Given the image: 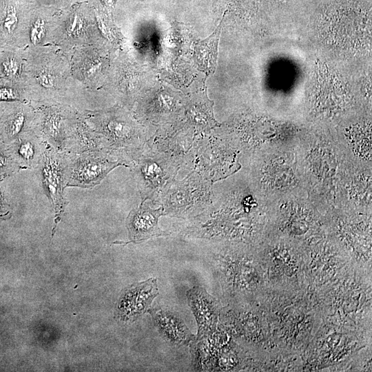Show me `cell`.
<instances>
[{
    "mask_svg": "<svg viewBox=\"0 0 372 372\" xmlns=\"http://www.w3.org/2000/svg\"><path fill=\"white\" fill-rule=\"evenodd\" d=\"M221 32L220 24L205 39L198 42L194 47V59L198 68L207 75L215 72L218 56V45Z\"/></svg>",
    "mask_w": 372,
    "mask_h": 372,
    "instance_id": "ac0fdd59",
    "label": "cell"
},
{
    "mask_svg": "<svg viewBox=\"0 0 372 372\" xmlns=\"http://www.w3.org/2000/svg\"><path fill=\"white\" fill-rule=\"evenodd\" d=\"M48 146L33 130L18 138L15 154L23 168H37Z\"/></svg>",
    "mask_w": 372,
    "mask_h": 372,
    "instance_id": "e0dca14e",
    "label": "cell"
},
{
    "mask_svg": "<svg viewBox=\"0 0 372 372\" xmlns=\"http://www.w3.org/2000/svg\"><path fill=\"white\" fill-rule=\"evenodd\" d=\"M184 98L165 87L145 92L138 100L136 118L142 123L164 125L178 121Z\"/></svg>",
    "mask_w": 372,
    "mask_h": 372,
    "instance_id": "30bf717a",
    "label": "cell"
},
{
    "mask_svg": "<svg viewBox=\"0 0 372 372\" xmlns=\"http://www.w3.org/2000/svg\"><path fill=\"white\" fill-rule=\"evenodd\" d=\"M67 154L66 187H93L99 184L113 169L126 166L104 150Z\"/></svg>",
    "mask_w": 372,
    "mask_h": 372,
    "instance_id": "52a82bcc",
    "label": "cell"
},
{
    "mask_svg": "<svg viewBox=\"0 0 372 372\" xmlns=\"http://www.w3.org/2000/svg\"><path fill=\"white\" fill-rule=\"evenodd\" d=\"M56 20L41 16L30 19L28 28V48L53 45Z\"/></svg>",
    "mask_w": 372,
    "mask_h": 372,
    "instance_id": "d6986e66",
    "label": "cell"
},
{
    "mask_svg": "<svg viewBox=\"0 0 372 372\" xmlns=\"http://www.w3.org/2000/svg\"><path fill=\"white\" fill-rule=\"evenodd\" d=\"M0 101L30 103L24 84L10 81L0 83Z\"/></svg>",
    "mask_w": 372,
    "mask_h": 372,
    "instance_id": "44dd1931",
    "label": "cell"
},
{
    "mask_svg": "<svg viewBox=\"0 0 372 372\" xmlns=\"http://www.w3.org/2000/svg\"><path fill=\"white\" fill-rule=\"evenodd\" d=\"M216 362L220 370L229 371L236 366L238 358L234 350L224 348L220 350Z\"/></svg>",
    "mask_w": 372,
    "mask_h": 372,
    "instance_id": "7402d4cb",
    "label": "cell"
},
{
    "mask_svg": "<svg viewBox=\"0 0 372 372\" xmlns=\"http://www.w3.org/2000/svg\"><path fill=\"white\" fill-rule=\"evenodd\" d=\"M4 204H5L4 198H3L1 191L0 190V211L3 209Z\"/></svg>",
    "mask_w": 372,
    "mask_h": 372,
    "instance_id": "cb8c5ba5",
    "label": "cell"
},
{
    "mask_svg": "<svg viewBox=\"0 0 372 372\" xmlns=\"http://www.w3.org/2000/svg\"><path fill=\"white\" fill-rule=\"evenodd\" d=\"M187 304L198 326L196 340L207 338L215 332L217 309L214 299L203 287L196 285L187 291Z\"/></svg>",
    "mask_w": 372,
    "mask_h": 372,
    "instance_id": "9a60e30c",
    "label": "cell"
},
{
    "mask_svg": "<svg viewBox=\"0 0 372 372\" xmlns=\"http://www.w3.org/2000/svg\"><path fill=\"white\" fill-rule=\"evenodd\" d=\"M67 161V152L56 150L48 145L37 167L43 187L54 213L52 235L68 204L63 192L66 187Z\"/></svg>",
    "mask_w": 372,
    "mask_h": 372,
    "instance_id": "ba28073f",
    "label": "cell"
},
{
    "mask_svg": "<svg viewBox=\"0 0 372 372\" xmlns=\"http://www.w3.org/2000/svg\"><path fill=\"white\" fill-rule=\"evenodd\" d=\"M163 215L161 205L154 209L148 200H142L140 205L130 211L126 219L130 242L138 243L153 237L169 236V232L158 226V219Z\"/></svg>",
    "mask_w": 372,
    "mask_h": 372,
    "instance_id": "4fadbf2b",
    "label": "cell"
},
{
    "mask_svg": "<svg viewBox=\"0 0 372 372\" xmlns=\"http://www.w3.org/2000/svg\"><path fill=\"white\" fill-rule=\"evenodd\" d=\"M9 165V161L8 157L0 152V172L6 169Z\"/></svg>",
    "mask_w": 372,
    "mask_h": 372,
    "instance_id": "603a6c76",
    "label": "cell"
},
{
    "mask_svg": "<svg viewBox=\"0 0 372 372\" xmlns=\"http://www.w3.org/2000/svg\"><path fill=\"white\" fill-rule=\"evenodd\" d=\"M158 293L157 279L155 278L132 284L123 291L117 302L116 318L125 322L136 320L147 313Z\"/></svg>",
    "mask_w": 372,
    "mask_h": 372,
    "instance_id": "7c38bea8",
    "label": "cell"
},
{
    "mask_svg": "<svg viewBox=\"0 0 372 372\" xmlns=\"http://www.w3.org/2000/svg\"><path fill=\"white\" fill-rule=\"evenodd\" d=\"M35 109L34 130L50 147L72 152L82 112L66 104L42 105Z\"/></svg>",
    "mask_w": 372,
    "mask_h": 372,
    "instance_id": "5b68a950",
    "label": "cell"
},
{
    "mask_svg": "<svg viewBox=\"0 0 372 372\" xmlns=\"http://www.w3.org/2000/svg\"><path fill=\"white\" fill-rule=\"evenodd\" d=\"M213 105L214 102L207 97L206 91L194 93L184 98L183 111L185 122L183 123L196 134L220 126L214 118Z\"/></svg>",
    "mask_w": 372,
    "mask_h": 372,
    "instance_id": "2e32d148",
    "label": "cell"
},
{
    "mask_svg": "<svg viewBox=\"0 0 372 372\" xmlns=\"http://www.w3.org/2000/svg\"><path fill=\"white\" fill-rule=\"evenodd\" d=\"M24 53V85L30 105H70V52L50 45L29 47Z\"/></svg>",
    "mask_w": 372,
    "mask_h": 372,
    "instance_id": "6da1fadb",
    "label": "cell"
},
{
    "mask_svg": "<svg viewBox=\"0 0 372 372\" xmlns=\"http://www.w3.org/2000/svg\"><path fill=\"white\" fill-rule=\"evenodd\" d=\"M143 72L125 55L114 58L105 90L115 98L118 105L131 110L145 93L143 92Z\"/></svg>",
    "mask_w": 372,
    "mask_h": 372,
    "instance_id": "9c48e42d",
    "label": "cell"
},
{
    "mask_svg": "<svg viewBox=\"0 0 372 372\" xmlns=\"http://www.w3.org/2000/svg\"><path fill=\"white\" fill-rule=\"evenodd\" d=\"M211 185L194 171L181 180H174L160 203L164 215L183 219L200 215L210 203Z\"/></svg>",
    "mask_w": 372,
    "mask_h": 372,
    "instance_id": "8992f818",
    "label": "cell"
},
{
    "mask_svg": "<svg viewBox=\"0 0 372 372\" xmlns=\"http://www.w3.org/2000/svg\"><path fill=\"white\" fill-rule=\"evenodd\" d=\"M0 70L6 80L24 84V50H14L5 54L0 61Z\"/></svg>",
    "mask_w": 372,
    "mask_h": 372,
    "instance_id": "ffe728a7",
    "label": "cell"
},
{
    "mask_svg": "<svg viewBox=\"0 0 372 372\" xmlns=\"http://www.w3.org/2000/svg\"><path fill=\"white\" fill-rule=\"evenodd\" d=\"M82 114L85 122L103 138L106 151L127 167L145 148V127L131 110L116 104Z\"/></svg>",
    "mask_w": 372,
    "mask_h": 372,
    "instance_id": "7a4b0ae2",
    "label": "cell"
},
{
    "mask_svg": "<svg viewBox=\"0 0 372 372\" xmlns=\"http://www.w3.org/2000/svg\"><path fill=\"white\" fill-rule=\"evenodd\" d=\"M142 200L160 204L175 180L180 165L169 155L150 149L143 152L130 163Z\"/></svg>",
    "mask_w": 372,
    "mask_h": 372,
    "instance_id": "277c9868",
    "label": "cell"
},
{
    "mask_svg": "<svg viewBox=\"0 0 372 372\" xmlns=\"http://www.w3.org/2000/svg\"><path fill=\"white\" fill-rule=\"evenodd\" d=\"M161 335L165 341L176 347L189 346L196 339L180 316L163 307L149 308L147 311Z\"/></svg>",
    "mask_w": 372,
    "mask_h": 372,
    "instance_id": "5bb4252c",
    "label": "cell"
},
{
    "mask_svg": "<svg viewBox=\"0 0 372 372\" xmlns=\"http://www.w3.org/2000/svg\"><path fill=\"white\" fill-rule=\"evenodd\" d=\"M196 133L181 121L162 127L151 138L147 146L152 150L166 154L180 165L192 149Z\"/></svg>",
    "mask_w": 372,
    "mask_h": 372,
    "instance_id": "8fae6325",
    "label": "cell"
},
{
    "mask_svg": "<svg viewBox=\"0 0 372 372\" xmlns=\"http://www.w3.org/2000/svg\"><path fill=\"white\" fill-rule=\"evenodd\" d=\"M113 51L102 45H87L70 52L71 105L87 110L92 97L105 86L114 58Z\"/></svg>",
    "mask_w": 372,
    "mask_h": 372,
    "instance_id": "3957f363",
    "label": "cell"
}]
</instances>
